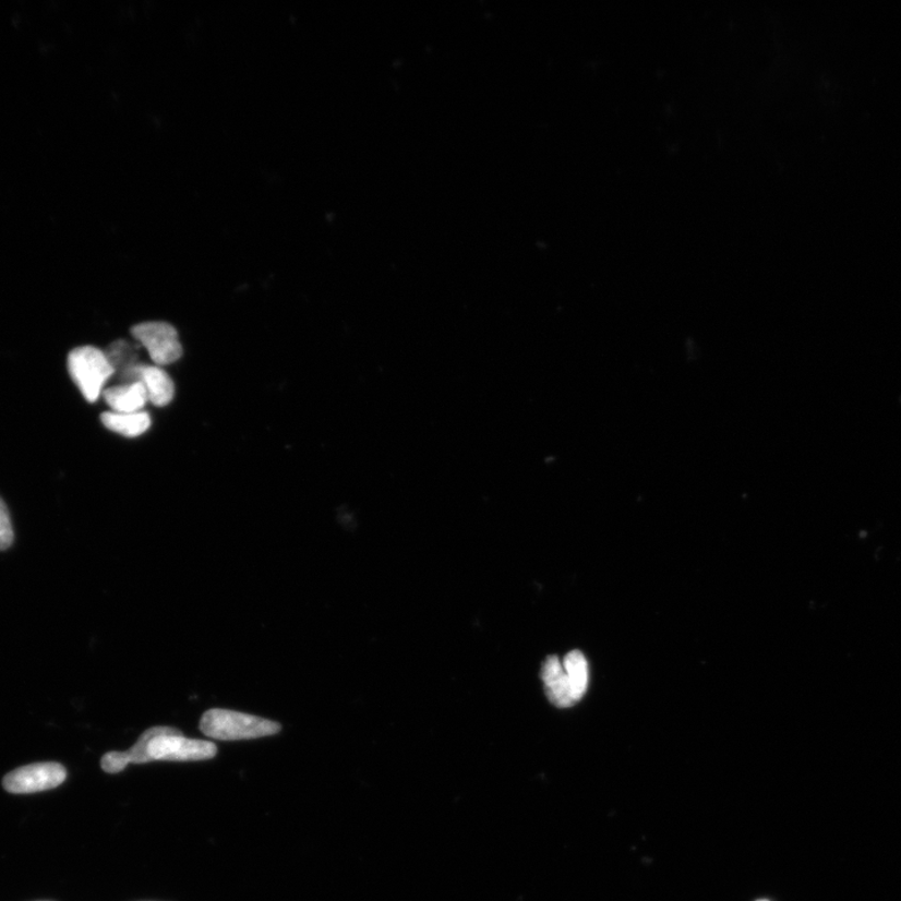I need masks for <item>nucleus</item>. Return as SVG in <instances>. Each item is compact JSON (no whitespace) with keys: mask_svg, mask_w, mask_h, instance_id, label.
Masks as SVG:
<instances>
[{"mask_svg":"<svg viewBox=\"0 0 901 901\" xmlns=\"http://www.w3.org/2000/svg\"><path fill=\"white\" fill-rule=\"evenodd\" d=\"M104 398L110 410L117 413L142 412L148 403L146 388L140 382L109 387L105 389Z\"/></svg>","mask_w":901,"mask_h":901,"instance_id":"1a4fd4ad","label":"nucleus"},{"mask_svg":"<svg viewBox=\"0 0 901 901\" xmlns=\"http://www.w3.org/2000/svg\"><path fill=\"white\" fill-rule=\"evenodd\" d=\"M202 733L215 741H250L279 733L278 722L250 716V713L225 709H211L203 713L200 722Z\"/></svg>","mask_w":901,"mask_h":901,"instance_id":"f257e3e1","label":"nucleus"},{"mask_svg":"<svg viewBox=\"0 0 901 901\" xmlns=\"http://www.w3.org/2000/svg\"><path fill=\"white\" fill-rule=\"evenodd\" d=\"M131 334L146 348L156 365L171 364L181 359L183 348L177 329L167 322H144L134 326Z\"/></svg>","mask_w":901,"mask_h":901,"instance_id":"7ed1b4c3","label":"nucleus"},{"mask_svg":"<svg viewBox=\"0 0 901 901\" xmlns=\"http://www.w3.org/2000/svg\"><path fill=\"white\" fill-rule=\"evenodd\" d=\"M68 370L88 403H96L104 395L107 382L116 375L106 352L93 346L74 348L68 356Z\"/></svg>","mask_w":901,"mask_h":901,"instance_id":"f03ea898","label":"nucleus"},{"mask_svg":"<svg viewBox=\"0 0 901 901\" xmlns=\"http://www.w3.org/2000/svg\"><path fill=\"white\" fill-rule=\"evenodd\" d=\"M165 735H183L182 731L171 726H155L151 728L141 735L137 743H135L130 750L127 752H110L101 758V769L108 773H118L123 771L130 764H147L151 762L148 752L149 743L153 738Z\"/></svg>","mask_w":901,"mask_h":901,"instance_id":"0eeeda50","label":"nucleus"},{"mask_svg":"<svg viewBox=\"0 0 901 901\" xmlns=\"http://www.w3.org/2000/svg\"><path fill=\"white\" fill-rule=\"evenodd\" d=\"M542 680L549 700L557 708H572L576 704L563 662L550 657L542 665Z\"/></svg>","mask_w":901,"mask_h":901,"instance_id":"6e6552de","label":"nucleus"},{"mask_svg":"<svg viewBox=\"0 0 901 901\" xmlns=\"http://www.w3.org/2000/svg\"><path fill=\"white\" fill-rule=\"evenodd\" d=\"M760 901H761V900H760ZM762 901H765V900H762Z\"/></svg>","mask_w":901,"mask_h":901,"instance_id":"ddd939ff","label":"nucleus"},{"mask_svg":"<svg viewBox=\"0 0 901 901\" xmlns=\"http://www.w3.org/2000/svg\"><path fill=\"white\" fill-rule=\"evenodd\" d=\"M121 379L123 384L140 382L146 388L148 403L152 405L165 407L173 401V381L159 365L133 363L131 368L121 372Z\"/></svg>","mask_w":901,"mask_h":901,"instance_id":"423d86ee","label":"nucleus"},{"mask_svg":"<svg viewBox=\"0 0 901 901\" xmlns=\"http://www.w3.org/2000/svg\"><path fill=\"white\" fill-rule=\"evenodd\" d=\"M65 778L67 770L63 765L38 762L8 773L3 780V786L12 794H31L58 788L64 783Z\"/></svg>","mask_w":901,"mask_h":901,"instance_id":"20e7f679","label":"nucleus"},{"mask_svg":"<svg viewBox=\"0 0 901 901\" xmlns=\"http://www.w3.org/2000/svg\"><path fill=\"white\" fill-rule=\"evenodd\" d=\"M105 427L124 437H140L151 428L152 421L147 412L117 413L105 412L100 418Z\"/></svg>","mask_w":901,"mask_h":901,"instance_id":"9d476101","label":"nucleus"},{"mask_svg":"<svg viewBox=\"0 0 901 901\" xmlns=\"http://www.w3.org/2000/svg\"><path fill=\"white\" fill-rule=\"evenodd\" d=\"M14 541V531L11 520L10 512L2 497H0V551H4L12 546Z\"/></svg>","mask_w":901,"mask_h":901,"instance_id":"f8f14e48","label":"nucleus"},{"mask_svg":"<svg viewBox=\"0 0 901 901\" xmlns=\"http://www.w3.org/2000/svg\"><path fill=\"white\" fill-rule=\"evenodd\" d=\"M574 699L579 702L589 687V665L588 660L581 651H572L566 654L563 661Z\"/></svg>","mask_w":901,"mask_h":901,"instance_id":"9b49d317","label":"nucleus"},{"mask_svg":"<svg viewBox=\"0 0 901 901\" xmlns=\"http://www.w3.org/2000/svg\"><path fill=\"white\" fill-rule=\"evenodd\" d=\"M148 752L152 761H200L214 759L217 746L183 735H165L153 738Z\"/></svg>","mask_w":901,"mask_h":901,"instance_id":"39448f33","label":"nucleus"}]
</instances>
